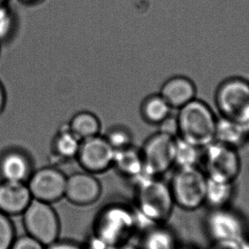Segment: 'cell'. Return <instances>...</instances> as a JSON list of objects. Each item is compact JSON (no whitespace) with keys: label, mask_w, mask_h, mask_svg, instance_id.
Listing matches in <instances>:
<instances>
[{"label":"cell","mask_w":249,"mask_h":249,"mask_svg":"<svg viewBox=\"0 0 249 249\" xmlns=\"http://www.w3.org/2000/svg\"><path fill=\"white\" fill-rule=\"evenodd\" d=\"M177 111L178 137L201 149L214 142L218 117L208 104L196 98Z\"/></svg>","instance_id":"1"},{"label":"cell","mask_w":249,"mask_h":249,"mask_svg":"<svg viewBox=\"0 0 249 249\" xmlns=\"http://www.w3.org/2000/svg\"><path fill=\"white\" fill-rule=\"evenodd\" d=\"M136 181V203L139 211L153 222H165L175 205L169 184L159 177L147 175Z\"/></svg>","instance_id":"2"},{"label":"cell","mask_w":249,"mask_h":249,"mask_svg":"<svg viewBox=\"0 0 249 249\" xmlns=\"http://www.w3.org/2000/svg\"><path fill=\"white\" fill-rule=\"evenodd\" d=\"M207 176L198 166L177 168L169 184L174 203L187 211L205 204Z\"/></svg>","instance_id":"3"},{"label":"cell","mask_w":249,"mask_h":249,"mask_svg":"<svg viewBox=\"0 0 249 249\" xmlns=\"http://www.w3.org/2000/svg\"><path fill=\"white\" fill-rule=\"evenodd\" d=\"M215 104L221 116L242 123L249 115V81L232 77L222 81L215 93Z\"/></svg>","instance_id":"4"},{"label":"cell","mask_w":249,"mask_h":249,"mask_svg":"<svg viewBox=\"0 0 249 249\" xmlns=\"http://www.w3.org/2000/svg\"><path fill=\"white\" fill-rule=\"evenodd\" d=\"M23 222L27 235L45 247L58 241L60 221L50 203L33 199L23 213Z\"/></svg>","instance_id":"5"},{"label":"cell","mask_w":249,"mask_h":249,"mask_svg":"<svg viewBox=\"0 0 249 249\" xmlns=\"http://www.w3.org/2000/svg\"><path fill=\"white\" fill-rule=\"evenodd\" d=\"M208 178L234 182L241 169L238 149L214 141L202 149V160Z\"/></svg>","instance_id":"6"},{"label":"cell","mask_w":249,"mask_h":249,"mask_svg":"<svg viewBox=\"0 0 249 249\" xmlns=\"http://www.w3.org/2000/svg\"><path fill=\"white\" fill-rule=\"evenodd\" d=\"M176 139L158 131L145 141L140 151L146 175L160 177L174 166Z\"/></svg>","instance_id":"7"},{"label":"cell","mask_w":249,"mask_h":249,"mask_svg":"<svg viewBox=\"0 0 249 249\" xmlns=\"http://www.w3.org/2000/svg\"><path fill=\"white\" fill-rule=\"evenodd\" d=\"M67 176L55 166L34 170L27 184L32 198L45 203H55L65 196Z\"/></svg>","instance_id":"8"},{"label":"cell","mask_w":249,"mask_h":249,"mask_svg":"<svg viewBox=\"0 0 249 249\" xmlns=\"http://www.w3.org/2000/svg\"><path fill=\"white\" fill-rule=\"evenodd\" d=\"M206 231L213 242L246 240L247 223L242 216L228 207L212 209L206 218Z\"/></svg>","instance_id":"9"},{"label":"cell","mask_w":249,"mask_h":249,"mask_svg":"<svg viewBox=\"0 0 249 249\" xmlns=\"http://www.w3.org/2000/svg\"><path fill=\"white\" fill-rule=\"evenodd\" d=\"M115 149L102 135L81 141L77 160L83 171L97 175L113 167Z\"/></svg>","instance_id":"10"},{"label":"cell","mask_w":249,"mask_h":249,"mask_svg":"<svg viewBox=\"0 0 249 249\" xmlns=\"http://www.w3.org/2000/svg\"><path fill=\"white\" fill-rule=\"evenodd\" d=\"M133 216L121 207L109 208L102 213L97 225L99 239L113 247L123 242L128 236L133 225Z\"/></svg>","instance_id":"11"},{"label":"cell","mask_w":249,"mask_h":249,"mask_svg":"<svg viewBox=\"0 0 249 249\" xmlns=\"http://www.w3.org/2000/svg\"><path fill=\"white\" fill-rule=\"evenodd\" d=\"M102 192V184L96 175L83 171L67 177L64 197L72 204L86 206L95 203Z\"/></svg>","instance_id":"12"},{"label":"cell","mask_w":249,"mask_h":249,"mask_svg":"<svg viewBox=\"0 0 249 249\" xmlns=\"http://www.w3.org/2000/svg\"><path fill=\"white\" fill-rule=\"evenodd\" d=\"M26 182L0 181V212L8 216L23 214L32 201Z\"/></svg>","instance_id":"13"},{"label":"cell","mask_w":249,"mask_h":249,"mask_svg":"<svg viewBox=\"0 0 249 249\" xmlns=\"http://www.w3.org/2000/svg\"><path fill=\"white\" fill-rule=\"evenodd\" d=\"M159 93L173 109L178 110L196 99L197 88L189 77L176 75L162 84Z\"/></svg>","instance_id":"14"},{"label":"cell","mask_w":249,"mask_h":249,"mask_svg":"<svg viewBox=\"0 0 249 249\" xmlns=\"http://www.w3.org/2000/svg\"><path fill=\"white\" fill-rule=\"evenodd\" d=\"M33 164L27 154L11 149L0 158V177L5 181L27 182L34 171Z\"/></svg>","instance_id":"15"},{"label":"cell","mask_w":249,"mask_h":249,"mask_svg":"<svg viewBox=\"0 0 249 249\" xmlns=\"http://www.w3.org/2000/svg\"><path fill=\"white\" fill-rule=\"evenodd\" d=\"M112 168L124 177L135 181L146 175L140 149L134 146L117 150Z\"/></svg>","instance_id":"16"},{"label":"cell","mask_w":249,"mask_h":249,"mask_svg":"<svg viewBox=\"0 0 249 249\" xmlns=\"http://www.w3.org/2000/svg\"><path fill=\"white\" fill-rule=\"evenodd\" d=\"M215 141L236 149L249 142L245 129L241 123L221 115L217 118Z\"/></svg>","instance_id":"17"},{"label":"cell","mask_w":249,"mask_h":249,"mask_svg":"<svg viewBox=\"0 0 249 249\" xmlns=\"http://www.w3.org/2000/svg\"><path fill=\"white\" fill-rule=\"evenodd\" d=\"M81 141L71 131L68 124L61 127L53 140L52 152L54 158L66 162L76 159Z\"/></svg>","instance_id":"18"},{"label":"cell","mask_w":249,"mask_h":249,"mask_svg":"<svg viewBox=\"0 0 249 249\" xmlns=\"http://www.w3.org/2000/svg\"><path fill=\"white\" fill-rule=\"evenodd\" d=\"M172 108L160 93L146 96L140 106L142 119L148 124L158 126L172 114Z\"/></svg>","instance_id":"19"},{"label":"cell","mask_w":249,"mask_h":249,"mask_svg":"<svg viewBox=\"0 0 249 249\" xmlns=\"http://www.w3.org/2000/svg\"><path fill=\"white\" fill-rule=\"evenodd\" d=\"M234 182L219 181L207 177L206 200L212 209L228 207L234 196Z\"/></svg>","instance_id":"20"},{"label":"cell","mask_w":249,"mask_h":249,"mask_svg":"<svg viewBox=\"0 0 249 249\" xmlns=\"http://www.w3.org/2000/svg\"><path fill=\"white\" fill-rule=\"evenodd\" d=\"M68 125L80 141L98 136L102 130L100 120L89 111H80L76 113L70 120Z\"/></svg>","instance_id":"21"},{"label":"cell","mask_w":249,"mask_h":249,"mask_svg":"<svg viewBox=\"0 0 249 249\" xmlns=\"http://www.w3.org/2000/svg\"><path fill=\"white\" fill-rule=\"evenodd\" d=\"M201 148L181 138H177L174 166H177V168L197 167L201 162Z\"/></svg>","instance_id":"22"},{"label":"cell","mask_w":249,"mask_h":249,"mask_svg":"<svg viewBox=\"0 0 249 249\" xmlns=\"http://www.w3.org/2000/svg\"><path fill=\"white\" fill-rule=\"evenodd\" d=\"M143 249H176L175 238L165 228H152L143 238Z\"/></svg>","instance_id":"23"},{"label":"cell","mask_w":249,"mask_h":249,"mask_svg":"<svg viewBox=\"0 0 249 249\" xmlns=\"http://www.w3.org/2000/svg\"><path fill=\"white\" fill-rule=\"evenodd\" d=\"M104 136L115 151L133 146V133L130 129L121 124L109 127Z\"/></svg>","instance_id":"24"},{"label":"cell","mask_w":249,"mask_h":249,"mask_svg":"<svg viewBox=\"0 0 249 249\" xmlns=\"http://www.w3.org/2000/svg\"><path fill=\"white\" fill-rule=\"evenodd\" d=\"M16 239L14 225L10 216L0 212V249H10Z\"/></svg>","instance_id":"25"},{"label":"cell","mask_w":249,"mask_h":249,"mask_svg":"<svg viewBox=\"0 0 249 249\" xmlns=\"http://www.w3.org/2000/svg\"><path fill=\"white\" fill-rule=\"evenodd\" d=\"M14 29V18L7 4H0V42L11 35Z\"/></svg>","instance_id":"26"},{"label":"cell","mask_w":249,"mask_h":249,"mask_svg":"<svg viewBox=\"0 0 249 249\" xmlns=\"http://www.w3.org/2000/svg\"><path fill=\"white\" fill-rule=\"evenodd\" d=\"M45 247L43 244L26 234L16 238L10 249H45Z\"/></svg>","instance_id":"27"},{"label":"cell","mask_w":249,"mask_h":249,"mask_svg":"<svg viewBox=\"0 0 249 249\" xmlns=\"http://www.w3.org/2000/svg\"><path fill=\"white\" fill-rule=\"evenodd\" d=\"M158 127L159 128L158 132L174 138H177L178 136V125L177 115H173L171 114L158 124Z\"/></svg>","instance_id":"28"},{"label":"cell","mask_w":249,"mask_h":249,"mask_svg":"<svg viewBox=\"0 0 249 249\" xmlns=\"http://www.w3.org/2000/svg\"><path fill=\"white\" fill-rule=\"evenodd\" d=\"M45 249H84L83 247L68 241H56L50 244Z\"/></svg>","instance_id":"29"},{"label":"cell","mask_w":249,"mask_h":249,"mask_svg":"<svg viewBox=\"0 0 249 249\" xmlns=\"http://www.w3.org/2000/svg\"><path fill=\"white\" fill-rule=\"evenodd\" d=\"M209 249H241V242L218 241L213 242V246Z\"/></svg>","instance_id":"30"},{"label":"cell","mask_w":249,"mask_h":249,"mask_svg":"<svg viewBox=\"0 0 249 249\" xmlns=\"http://www.w3.org/2000/svg\"><path fill=\"white\" fill-rule=\"evenodd\" d=\"M7 104V94L2 83L0 82V115L4 112Z\"/></svg>","instance_id":"31"},{"label":"cell","mask_w":249,"mask_h":249,"mask_svg":"<svg viewBox=\"0 0 249 249\" xmlns=\"http://www.w3.org/2000/svg\"><path fill=\"white\" fill-rule=\"evenodd\" d=\"M242 125L244 126V129H245L246 133H247V136H248L249 140V115L241 123Z\"/></svg>","instance_id":"32"},{"label":"cell","mask_w":249,"mask_h":249,"mask_svg":"<svg viewBox=\"0 0 249 249\" xmlns=\"http://www.w3.org/2000/svg\"><path fill=\"white\" fill-rule=\"evenodd\" d=\"M119 249H139L137 247H134L133 245H130V244H125V245L123 246Z\"/></svg>","instance_id":"33"},{"label":"cell","mask_w":249,"mask_h":249,"mask_svg":"<svg viewBox=\"0 0 249 249\" xmlns=\"http://www.w3.org/2000/svg\"><path fill=\"white\" fill-rule=\"evenodd\" d=\"M22 1H24V2L33 3L36 2V1H38V0H22Z\"/></svg>","instance_id":"34"},{"label":"cell","mask_w":249,"mask_h":249,"mask_svg":"<svg viewBox=\"0 0 249 249\" xmlns=\"http://www.w3.org/2000/svg\"><path fill=\"white\" fill-rule=\"evenodd\" d=\"M8 0H0V4H7Z\"/></svg>","instance_id":"35"},{"label":"cell","mask_w":249,"mask_h":249,"mask_svg":"<svg viewBox=\"0 0 249 249\" xmlns=\"http://www.w3.org/2000/svg\"><path fill=\"white\" fill-rule=\"evenodd\" d=\"M0 43H1V42H0Z\"/></svg>","instance_id":"36"}]
</instances>
